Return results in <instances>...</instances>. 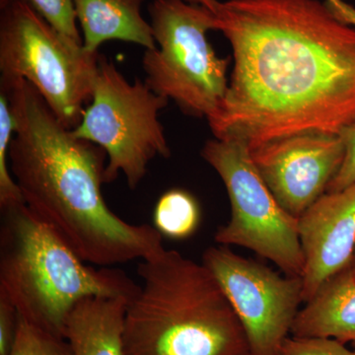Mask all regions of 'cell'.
I'll return each instance as SVG.
<instances>
[{"label": "cell", "mask_w": 355, "mask_h": 355, "mask_svg": "<svg viewBox=\"0 0 355 355\" xmlns=\"http://www.w3.org/2000/svg\"><path fill=\"white\" fill-rule=\"evenodd\" d=\"M216 31L231 44L227 93L209 125L249 149L355 123V28L320 0H227Z\"/></svg>", "instance_id": "obj_1"}, {"label": "cell", "mask_w": 355, "mask_h": 355, "mask_svg": "<svg viewBox=\"0 0 355 355\" xmlns=\"http://www.w3.org/2000/svg\"><path fill=\"white\" fill-rule=\"evenodd\" d=\"M1 92L15 121L11 174L40 220L94 266L146 260L165 250L154 226L128 223L109 209L102 193L104 149L65 128L28 81Z\"/></svg>", "instance_id": "obj_2"}, {"label": "cell", "mask_w": 355, "mask_h": 355, "mask_svg": "<svg viewBox=\"0 0 355 355\" xmlns=\"http://www.w3.org/2000/svg\"><path fill=\"white\" fill-rule=\"evenodd\" d=\"M123 355H251L246 333L212 272L175 250L139 261Z\"/></svg>", "instance_id": "obj_3"}, {"label": "cell", "mask_w": 355, "mask_h": 355, "mask_svg": "<svg viewBox=\"0 0 355 355\" xmlns=\"http://www.w3.org/2000/svg\"><path fill=\"white\" fill-rule=\"evenodd\" d=\"M85 263L25 202L0 207V294L21 317L64 338L65 321L79 301L132 299L139 291L123 270Z\"/></svg>", "instance_id": "obj_4"}, {"label": "cell", "mask_w": 355, "mask_h": 355, "mask_svg": "<svg viewBox=\"0 0 355 355\" xmlns=\"http://www.w3.org/2000/svg\"><path fill=\"white\" fill-rule=\"evenodd\" d=\"M100 55L58 32L27 0H0V90L31 83L73 130L91 102Z\"/></svg>", "instance_id": "obj_5"}, {"label": "cell", "mask_w": 355, "mask_h": 355, "mask_svg": "<svg viewBox=\"0 0 355 355\" xmlns=\"http://www.w3.org/2000/svg\"><path fill=\"white\" fill-rule=\"evenodd\" d=\"M148 10L156 48L144 51V83L184 114L209 123L229 84V58H219L207 41V32L216 31V13L184 0H153Z\"/></svg>", "instance_id": "obj_6"}, {"label": "cell", "mask_w": 355, "mask_h": 355, "mask_svg": "<svg viewBox=\"0 0 355 355\" xmlns=\"http://www.w3.org/2000/svg\"><path fill=\"white\" fill-rule=\"evenodd\" d=\"M168 102L139 79L128 83L113 62L100 55L91 104L72 132L104 149L107 183L123 174L128 188L135 190L151 161L171 156L158 120Z\"/></svg>", "instance_id": "obj_7"}, {"label": "cell", "mask_w": 355, "mask_h": 355, "mask_svg": "<svg viewBox=\"0 0 355 355\" xmlns=\"http://www.w3.org/2000/svg\"><path fill=\"white\" fill-rule=\"evenodd\" d=\"M202 157L220 176L231 205L227 224L214 240L252 250L288 277H302L305 260L298 219L286 211L257 171L249 147L234 139L209 140Z\"/></svg>", "instance_id": "obj_8"}, {"label": "cell", "mask_w": 355, "mask_h": 355, "mask_svg": "<svg viewBox=\"0 0 355 355\" xmlns=\"http://www.w3.org/2000/svg\"><path fill=\"white\" fill-rule=\"evenodd\" d=\"M202 263L241 322L251 355H279L304 303L302 277H282L223 245L205 250Z\"/></svg>", "instance_id": "obj_9"}, {"label": "cell", "mask_w": 355, "mask_h": 355, "mask_svg": "<svg viewBox=\"0 0 355 355\" xmlns=\"http://www.w3.org/2000/svg\"><path fill=\"white\" fill-rule=\"evenodd\" d=\"M249 150L273 197L297 219L327 193L345 156L343 137L324 133L291 135Z\"/></svg>", "instance_id": "obj_10"}, {"label": "cell", "mask_w": 355, "mask_h": 355, "mask_svg": "<svg viewBox=\"0 0 355 355\" xmlns=\"http://www.w3.org/2000/svg\"><path fill=\"white\" fill-rule=\"evenodd\" d=\"M298 230L305 260L302 280L306 303L352 260L355 250V183L318 198L299 217Z\"/></svg>", "instance_id": "obj_11"}, {"label": "cell", "mask_w": 355, "mask_h": 355, "mask_svg": "<svg viewBox=\"0 0 355 355\" xmlns=\"http://www.w3.org/2000/svg\"><path fill=\"white\" fill-rule=\"evenodd\" d=\"M130 299L92 296L69 313L64 338L70 355H123L125 312Z\"/></svg>", "instance_id": "obj_12"}, {"label": "cell", "mask_w": 355, "mask_h": 355, "mask_svg": "<svg viewBox=\"0 0 355 355\" xmlns=\"http://www.w3.org/2000/svg\"><path fill=\"white\" fill-rule=\"evenodd\" d=\"M291 335L335 338L355 350V279L349 266L327 279L305 303Z\"/></svg>", "instance_id": "obj_13"}, {"label": "cell", "mask_w": 355, "mask_h": 355, "mask_svg": "<svg viewBox=\"0 0 355 355\" xmlns=\"http://www.w3.org/2000/svg\"><path fill=\"white\" fill-rule=\"evenodd\" d=\"M146 0H73L76 18L83 29V46L98 53L102 44L123 41L146 50L156 48L150 23L141 13Z\"/></svg>", "instance_id": "obj_14"}, {"label": "cell", "mask_w": 355, "mask_h": 355, "mask_svg": "<svg viewBox=\"0 0 355 355\" xmlns=\"http://www.w3.org/2000/svg\"><path fill=\"white\" fill-rule=\"evenodd\" d=\"M200 221V209L197 200L181 189L166 191L154 209V227L163 237L186 239L196 232Z\"/></svg>", "instance_id": "obj_15"}, {"label": "cell", "mask_w": 355, "mask_h": 355, "mask_svg": "<svg viewBox=\"0 0 355 355\" xmlns=\"http://www.w3.org/2000/svg\"><path fill=\"white\" fill-rule=\"evenodd\" d=\"M15 133V121L8 98L0 93V207L25 202L9 168V147Z\"/></svg>", "instance_id": "obj_16"}, {"label": "cell", "mask_w": 355, "mask_h": 355, "mask_svg": "<svg viewBox=\"0 0 355 355\" xmlns=\"http://www.w3.org/2000/svg\"><path fill=\"white\" fill-rule=\"evenodd\" d=\"M9 355H70L64 338L44 330L19 315L17 335Z\"/></svg>", "instance_id": "obj_17"}, {"label": "cell", "mask_w": 355, "mask_h": 355, "mask_svg": "<svg viewBox=\"0 0 355 355\" xmlns=\"http://www.w3.org/2000/svg\"><path fill=\"white\" fill-rule=\"evenodd\" d=\"M58 32L76 43L83 44L77 28L73 0H27Z\"/></svg>", "instance_id": "obj_18"}, {"label": "cell", "mask_w": 355, "mask_h": 355, "mask_svg": "<svg viewBox=\"0 0 355 355\" xmlns=\"http://www.w3.org/2000/svg\"><path fill=\"white\" fill-rule=\"evenodd\" d=\"M279 355H355L345 343L326 336H288Z\"/></svg>", "instance_id": "obj_19"}, {"label": "cell", "mask_w": 355, "mask_h": 355, "mask_svg": "<svg viewBox=\"0 0 355 355\" xmlns=\"http://www.w3.org/2000/svg\"><path fill=\"white\" fill-rule=\"evenodd\" d=\"M343 137L345 147V160L340 171L329 184L327 193H336L345 190L355 183V123L343 130Z\"/></svg>", "instance_id": "obj_20"}, {"label": "cell", "mask_w": 355, "mask_h": 355, "mask_svg": "<svg viewBox=\"0 0 355 355\" xmlns=\"http://www.w3.org/2000/svg\"><path fill=\"white\" fill-rule=\"evenodd\" d=\"M19 313L10 300L0 294V355H9L17 335Z\"/></svg>", "instance_id": "obj_21"}, {"label": "cell", "mask_w": 355, "mask_h": 355, "mask_svg": "<svg viewBox=\"0 0 355 355\" xmlns=\"http://www.w3.org/2000/svg\"><path fill=\"white\" fill-rule=\"evenodd\" d=\"M184 1L191 4H196V6L207 7V9H209V10L214 13L216 12L219 3H220V1H218V0H184Z\"/></svg>", "instance_id": "obj_22"}, {"label": "cell", "mask_w": 355, "mask_h": 355, "mask_svg": "<svg viewBox=\"0 0 355 355\" xmlns=\"http://www.w3.org/2000/svg\"><path fill=\"white\" fill-rule=\"evenodd\" d=\"M343 1V0H326L324 2H326L327 6H329L330 8L334 9L340 6Z\"/></svg>", "instance_id": "obj_23"}, {"label": "cell", "mask_w": 355, "mask_h": 355, "mask_svg": "<svg viewBox=\"0 0 355 355\" xmlns=\"http://www.w3.org/2000/svg\"><path fill=\"white\" fill-rule=\"evenodd\" d=\"M349 268L350 270H352V275H354V279H355V250L354 253L352 254V260H350L349 263Z\"/></svg>", "instance_id": "obj_24"}]
</instances>
